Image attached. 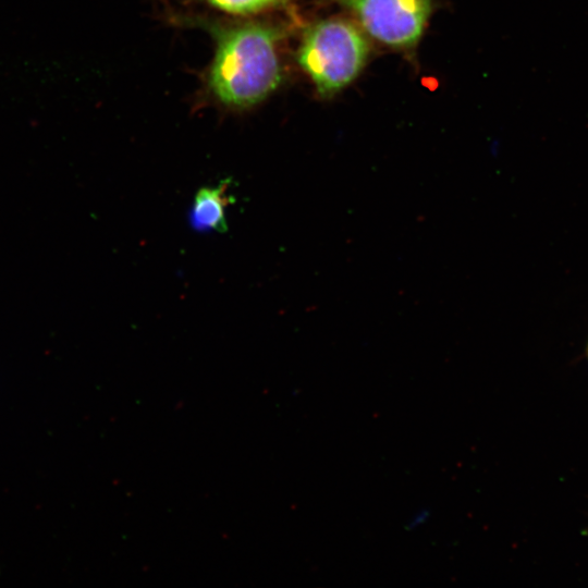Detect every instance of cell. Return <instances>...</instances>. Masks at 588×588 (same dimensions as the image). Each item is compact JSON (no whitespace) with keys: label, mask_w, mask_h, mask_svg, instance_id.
Returning a JSON list of instances; mask_svg holds the SVG:
<instances>
[{"label":"cell","mask_w":588,"mask_h":588,"mask_svg":"<svg viewBox=\"0 0 588 588\" xmlns=\"http://www.w3.org/2000/svg\"><path fill=\"white\" fill-rule=\"evenodd\" d=\"M359 21L368 35L394 48L414 46L431 13L430 0H335Z\"/></svg>","instance_id":"obj_3"},{"label":"cell","mask_w":588,"mask_h":588,"mask_svg":"<svg viewBox=\"0 0 588 588\" xmlns=\"http://www.w3.org/2000/svg\"><path fill=\"white\" fill-rule=\"evenodd\" d=\"M230 180L221 181L217 186H205L197 191L189 209L188 221L198 232H225L226 209L233 203L229 193Z\"/></svg>","instance_id":"obj_4"},{"label":"cell","mask_w":588,"mask_h":588,"mask_svg":"<svg viewBox=\"0 0 588 588\" xmlns=\"http://www.w3.org/2000/svg\"><path fill=\"white\" fill-rule=\"evenodd\" d=\"M368 52V40L355 24L332 17L305 30L297 59L319 95L328 97L358 76Z\"/></svg>","instance_id":"obj_2"},{"label":"cell","mask_w":588,"mask_h":588,"mask_svg":"<svg viewBox=\"0 0 588 588\" xmlns=\"http://www.w3.org/2000/svg\"><path fill=\"white\" fill-rule=\"evenodd\" d=\"M222 11L234 14H249L281 4L283 0H208Z\"/></svg>","instance_id":"obj_5"},{"label":"cell","mask_w":588,"mask_h":588,"mask_svg":"<svg viewBox=\"0 0 588 588\" xmlns=\"http://www.w3.org/2000/svg\"><path fill=\"white\" fill-rule=\"evenodd\" d=\"M586 354H587V358H588V343H587Z\"/></svg>","instance_id":"obj_7"},{"label":"cell","mask_w":588,"mask_h":588,"mask_svg":"<svg viewBox=\"0 0 588 588\" xmlns=\"http://www.w3.org/2000/svg\"><path fill=\"white\" fill-rule=\"evenodd\" d=\"M430 511L428 509H421L417 511L406 523L405 528L407 530H415L419 528L420 526L425 525L429 517H430Z\"/></svg>","instance_id":"obj_6"},{"label":"cell","mask_w":588,"mask_h":588,"mask_svg":"<svg viewBox=\"0 0 588 588\" xmlns=\"http://www.w3.org/2000/svg\"><path fill=\"white\" fill-rule=\"evenodd\" d=\"M279 39V30L264 23H245L218 32L209 83L220 101L249 107L278 87L282 76Z\"/></svg>","instance_id":"obj_1"}]
</instances>
